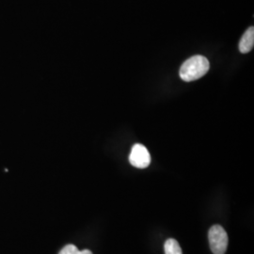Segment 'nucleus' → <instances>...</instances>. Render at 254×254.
<instances>
[{"label": "nucleus", "mask_w": 254, "mask_h": 254, "mask_svg": "<svg viewBox=\"0 0 254 254\" xmlns=\"http://www.w3.org/2000/svg\"><path fill=\"white\" fill-rule=\"evenodd\" d=\"M59 254H92V253L89 250L79 251L74 245H67L64 247Z\"/></svg>", "instance_id": "nucleus-6"}, {"label": "nucleus", "mask_w": 254, "mask_h": 254, "mask_svg": "<svg viewBox=\"0 0 254 254\" xmlns=\"http://www.w3.org/2000/svg\"><path fill=\"white\" fill-rule=\"evenodd\" d=\"M254 45V27H250L245 33L243 34V36L240 40L239 43V50L241 53L246 54L252 51Z\"/></svg>", "instance_id": "nucleus-4"}, {"label": "nucleus", "mask_w": 254, "mask_h": 254, "mask_svg": "<svg viewBox=\"0 0 254 254\" xmlns=\"http://www.w3.org/2000/svg\"><path fill=\"white\" fill-rule=\"evenodd\" d=\"M210 64L203 56H193L186 61L180 68V77L184 81H195L208 72Z\"/></svg>", "instance_id": "nucleus-1"}, {"label": "nucleus", "mask_w": 254, "mask_h": 254, "mask_svg": "<svg viewBox=\"0 0 254 254\" xmlns=\"http://www.w3.org/2000/svg\"><path fill=\"white\" fill-rule=\"evenodd\" d=\"M165 254H183L181 247L175 239H168L165 242Z\"/></svg>", "instance_id": "nucleus-5"}, {"label": "nucleus", "mask_w": 254, "mask_h": 254, "mask_svg": "<svg viewBox=\"0 0 254 254\" xmlns=\"http://www.w3.org/2000/svg\"><path fill=\"white\" fill-rule=\"evenodd\" d=\"M130 164L138 169H145L151 163V155L142 144H135L129 155Z\"/></svg>", "instance_id": "nucleus-3"}, {"label": "nucleus", "mask_w": 254, "mask_h": 254, "mask_svg": "<svg viewBox=\"0 0 254 254\" xmlns=\"http://www.w3.org/2000/svg\"><path fill=\"white\" fill-rule=\"evenodd\" d=\"M209 245L214 254H224L227 251V233L220 225H214L210 228L208 233Z\"/></svg>", "instance_id": "nucleus-2"}]
</instances>
